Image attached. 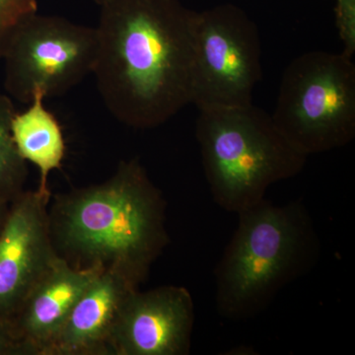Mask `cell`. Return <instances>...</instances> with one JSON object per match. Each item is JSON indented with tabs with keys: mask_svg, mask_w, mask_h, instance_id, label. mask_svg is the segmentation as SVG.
Instances as JSON below:
<instances>
[{
	"mask_svg": "<svg viewBox=\"0 0 355 355\" xmlns=\"http://www.w3.org/2000/svg\"><path fill=\"white\" fill-rule=\"evenodd\" d=\"M195 305L183 286L133 292L114 329V355L190 354Z\"/></svg>",
	"mask_w": 355,
	"mask_h": 355,
	"instance_id": "9",
	"label": "cell"
},
{
	"mask_svg": "<svg viewBox=\"0 0 355 355\" xmlns=\"http://www.w3.org/2000/svg\"><path fill=\"white\" fill-rule=\"evenodd\" d=\"M261 50L258 27L239 7L196 13L191 104L198 110L253 104L263 76Z\"/></svg>",
	"mask_w": 355,
	"mask_h": 355,
	"instance_id": "6",
	"label": "cell"
},
{
	"mask_svg": "<svg viewBox=\"0 0 355 355\" xmlns=\"http://www.w3.org/2000/svg\"><path fill=\"white\" fill-rule=\"evenodd\" d=\"M44 99L43 93H35L28 109L14 114L11 128L21 157L38 168L40 182L36 191L51 198L49 177L62 168L67 146L62 128L44 107Z\"/></svg>",
	"mask_w": 355,
	"mask_h": 355,
	"instance_id": "12",
	"label": "cell"
},
{
	"mask_svg": "<svg viewBox=\"0 0 355 355\" xmlns=\"http://www.w3.org/2000/svg\"><path fill=\"white\" fill-rule=\"evenodd\" d=\"M336 1V25L343 44V53L352 58L355 53V0Z\"/></svg>",
	"mask_w": 355,
	"mask_h": 355,
	"instance_id": "15",
	"label": "cell"
},
{
	"mask_svg": "<svg viewBox=\"0 0 355 355\" xmlns=\"http://www.w3.org/2000/svg\"><path fill=\"white\" fill-rule=\"evenodd\" d=\"M0 355H24L8 322L0 318Z\"/></svg>",
	"mask_w": 355,
	"mask_h": 355,
	"instance_id": "16",
	"label": "cell"
},
{
	"mask_svg": "<svg viewBox=\"0 0 355 355\" xmlns=\"http://www.w3.org/2000/svg\"><path fill=\"white\" fill-rule=\"evenodd\" d=\"M97 55L96 28L58 16L23 21L3 55L4 87L9 97L30 104L35 93L64 94L93 73Z\"/></svg>",
	"mask_w": 355,
	"mask_h": 355,
	"instance_id": "7",
	"label": "cell"
},
{
	"mask_svg": "<svg viewBox=\"0 0 355 355\" xmlns=\"http://www.w3.org/2000/svg\"><path fill=\"white\" fill-rule=\"evenodd\" d=\"M196 135L212 198L229 212L260 202L272 184L297 176L307 161L253 104L200 110Z\"/></svg>",
	"mask_w": 355,
	"mask_h": 355,
	"instance_id": "4",
	"label": "cell"
},
{
	"mask_svg": "<svg viewBox=\"0 0 355 355\" xmlns=\"http://www.w3.org/2000/svg\"><path fill=\"white\" fill-rule=\"evenodd\" d=\"M166 207L139 159L121 161L103 183L53 198L49 220L55 253L72 266L111 270L139 287L170 244Z\"/></svg>",
	"mask_w": 355,
	"mask_h": 355,
	"instance_id": "2",
	"label": "cell"
},
{
	"mask_svg": "<svg viewBox=\"0 0 355 355\" xmlns=\"http://www.w3.org/2000/svg\"><path fill=\"white\" fill-rule=\"evenodd\" d=\"M93 1L96 2V3L99 4V6H102L104 2H106L107 0H93Z\"/></svg>",
	"mask_w": 355,
	"mask_h": 355,
	"instance_id": "18",
	"label": "cell"
},
{
	"mask_svg": "<svg viewBox=\"0 0 355 355\" xmlns=\"http://www.w3.org/2000/svg\"><path fill=\"white\" fill-rule=\"evenodd\" d=\"M237 214L234 235L214 270L216 304L221 317L245 321L312 270L321 242L300 200L275 205L263 198Z\"/></svg>",
	"mask_w": 355,
	"mask_h": 355,
	"instance_id": "3",
	"label": "cell"
},
{
	"mask_svg": "<svg viewBox=\"0 0 355 355\" xmlns=\"http://www.w3.org/2000/svg\"><path fill=\"white\" fill-rule=\"evenodd\" d=\"M139 288L119 273L99 270L46 355H114V329L128 299Z\"/></svg>",
	"mask_w": 355,
	"mask_h": 355,
	"instance_id": "10",
	"label": "cell"
},
{
	"mask_svg": "<svg viewBox=\"0 0 355 355\" xmlns=\"http://www.w3.org/2000/svg\"><path fill=\"white\" fill-rule=\"evenodd\" d=\"M273 123L304 155L347 146L355 137V64L343 53L308 51L287 65Z\"/></svg>",
	"mask_w": 355,
	"mask_h": 355,
	"instance_id": "5",
	"label": "cell"
},
{
	"mask_svg": "<svg viewBox=\"0 0 355 355\" xmlns=\"http://www.w3.org/2000/svg\"><path fill=\"white\" fill-rule=\"evenodd\" d=\"M100 6L93 74L105 106L130 128L163 125L191 104L197 12L179 0Z\"/></svg>",
	"mask_w": 355,
	"mask_h": 355,
	"instance_id": "1",
	"label": "cell"
},
{
	"mask_svg": "<svg viewBox=\"0 0 355 355\" xmlns=\"http://www.w3.org/2000/svg\"><path fill=\"white\" fill-rule=\"evenodd\" d=\"M37 9L38 0H0V60L21 23Z\"/></svg>",
	"mask_w": 355,
	"mask_h": 355,
	"instance_id": "14",
	"label": "cell"
},
{
	"mask_svg": "<svg viewBox=\"0 0 355 355\" xmlns=\"http://www.w3.org/2000/svg\"><path fill=\"white\" fill-rule=\"evenodd\" d=\"M50 200L25 190L9 205L0 231V318L9 324L58 258L51 237Z\"/></svg>",
	"mask_w": 355,
	"mask_h": 355,
	"instance_id": "8",
	"label": "cell"
},
{
	"mask_svg": "<svg viewBox=\"0 0 355 355\" xmlns=\"http://www.w3.org/2000/svg\"><path fill=\"white\" fill-rule=\"evenodd\" d=\"M99 270L76 268L58 257L11 321L24 355H46L72 307Z\"/></svg>",
	"mask_w": 355,
	"mask_h": 355,
	"instance_id": "11",
	"label": "cell"
},
{
	"mask_svg": "<svg viewBox=\"0 0 355 355\" xmlns=\"http://www.w3.org/2000/svg\"><path fill=\"white\" fill-rule=\"evenodd\" d=\"M16 114L12 100L0 94V200L10 203L25 191L27 162L21 157L12 135Z\"/></svg>",
	"mask_w": 355,
	"mask_h": 355,
	"instance_id": "13",
	"label": "cell"
},
{
	"mask_svg": "<svg viewBox=\"0 0 355 355\" xmlns=\"http://www.w3.org/2000/svg\"><path fill=\"white\" fill-rule=\"evenodd\" d=\"M9 205H10V203L1 202V200H0V231H1L4 225V222L6 220Z\"/></svg>",
	"mask_w": 355,
	"mask_h": 355,
	"instance_id": "17",
	"label": "cell"
}]
</instances>
